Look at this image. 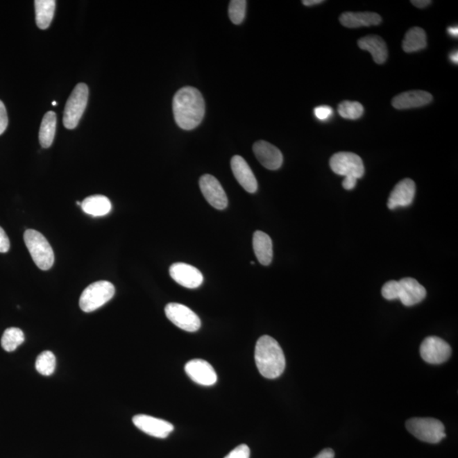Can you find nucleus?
I'll return each mask as SVG.
<instances>
[{
  "mask_svg": "<svg viewBox=\"0 0 458 458\" xmlns=\"http://www.w3.org/2000/svg\"><path fill=\"white\" fill-rule=\"evenodd\" d=\"M411 3L414 6L419 8V9H423V8L430 6L432 2L430 1V0H415V1H411Z\"/></svg>",
  "mask_w": 458,
  "mask_h": 458,
  "instance_id": "nucleus-37",
  "label": "nucleus"
},
{
  "mask_svg": "<svg viewBox=\"0 0 458 458\" xmlns=\"http://www.w3.org/2000/svg\"><path fill=\"white\" fill-rule=\"evenodd\" d=\"M200 188L208 203L217 210H224L228 204L226 193L215 177L210 174L202 176Z\"/></svg>",
  "mask_w": 458,
  "mask_h": 458,
  "instance_id": "nucleus-10",
  "label": "nucleus"
},
{
  "mask_svg": "<svg viewBox=\"0 0 458 458\" xmlns=\"http://www.w3.org/2000/svg\"><path fill=\"white\" fill-rule=\"evenodd\" d=\"M24 241L35 264L41 270L51 269L55 262V254L47 239L41 232L28 229Z\"/></svg>",
  "mask_w": 458,
  "mask_h": 458,
  "instance_id": "nucleus-3",
  "label": "nucleus"
},
{
  "mask_svg": "<svg viewBox=\"0 0 458 458\" xmlns=\"http://www.w3.org/2000/svg\"><path fill=\"white\" fill-rule=\"evenodd\" d=\"M89 99V87L79 83L71 92L64 110L63 124L67 129H74L78 125Z\"/></svg>",
  "mask_w": 458,
  "mask_h": 458,
  "instance_id": "nucleus-6",
  "label": "nucleus"
},
{
  "mask_svg": "<svg viewBox=\"0 0 458 458\" xmlns=\"http://www.w3.org/2000/svg\"><path fill=\"white\" fill-rule=\"evenodd\" d=\"M133 422L137 429L156 438H167L174 430V426L171 423L149 415H136L133 417Z\"/></svg>",
  "mask_w": 458,
  "mask_h": 458,
  "instance_id": "nucleus-11",
  "label": "nucleus"
},
{
  "mask_svg": "<svg viewBox=\"0 0 458 458\" xmlns=\"http://www.w3.org/2000/svg\"><path fill=\"white\" fill-rule=\"evenodd\" d=\"M338 112L345 119L357 120L364 113V106L357 101H343L338 107Z\"/></svg>",
  "mask_w": 458,
  "mask_h": 458,
  "instance_id": "nucleus-28",
  "label": "nucleus"
},
{
  "mask_svg": "<svg viewBox=\"0 0 458 458\" xmlns=\"http://www.w3.org/2000/svg\"><path fill=\"white\" fill-rule=\"evenodd\" d=\"M83 211L90 216L103 217L112 211V203L104 196H92L82 202Z\"/></svg>",
  "mask_w": 458,
  "mask_h": 458,
  "instance_id": "nucleus-22",
  "label": "nucleus"
},
{
  "mask_svg": "<svg viewBox=\"0 0 458 458\" xmlns=\"http://www.w3.org/2000/svg\"><path fill=\"white\" fill-rule=\"evenodd\" d=\"M114 295V287L112 282H95L83 290L80 297V307L85 312H94L112 300Z\"/></svg>",
  "mask_w": 458,
  "mask_h": 458,
  "instance_id": "nucleus-5",
  "label": "nucleus"
},
{
  "mask_svg": "<svg viewBox=\"0 0 458 458\" xmlns=\"http://www.w3.org/2000/svg\"><path fill=\"white\" fill-rule=\"evenodd\" d=\"M246 0H232L229 3L228 15L230 20L236 25L240 24L246 17Z\"/></svg>",
  "mask_w": 458,
  "mask_h": 458,
  "instance_id": "nucleus-29",
  "label": "nucleus"
},
{
  "mask_svg": "<svg viewBox=\"0 0 458 458\" xmlns=\"http://www.w3.org/2000/svg\"><path fill=\"white\" fill-rule=\"evenodd\" d=\"M36 370L42 375L49 376L55 372L56 358L51 351H43L36 360Z\"/></svg>",
  "mask_w": 458,
  "mask_h": 458,
  "instance_id": "nucleus-27",
  "label": "nucleus"
},
{
  "mask_svg": "<svg viewBox=\"0 0 458 458\" xmlns=\"http://www.w3.org/2000/svg\"><path fill=\"white\" fill-rule=\"evenodd\" d=\"M57 125L56 114L48 112L44 114L40 129V142L43 148L51 147L55 139Z\"/></svg>",
  "mask_w": 458,
  "mask_h": 458,
  "instance_id": "nucleus-25",
  "label": "nucleus"
},
{
  "mask_svg": "<svg viewBox=\"0 0 458 458\" xmlns=\"http://www.w3.org/2000/svg\"><path fill=\"white\" fill-rule=\"evenodd\" d=\"M407 430L419 441L437 444L446 438L445 426L440 420L431 418H414L408 420Z\"/></svg>",
  "mask_w": 458,
  "mask_h": 458,
  "instance_id": "nucleus-4",
  "label": "nucleus"
},
{
  "mask_svg": "<svg viewBox=\"0 0 458 458\" xmlns=\"http://www.w3.org/2000/svg\"><path fill=\"white\" fill-rule=\"evenodd\" d=\"M10 243L6 232L0 227V253H6L10 251Z\"/></svg>",
  "mask_w": 458,
  "mask_h": 458,
  "instance_id": "nucleus-34",
  "label": "nucleus"
},
{
  "mask_svg": "<svg viewBox=\"0 0 458 458\" xmlns=\"http://www.w3.org/2000/svg\"><path fill=\"white\" fill-rule=\"evenodd\" d=\"M382 296L388 300H398L399 296V282L398 281L391 280L385 282L382 288Z\"/></svg>",
  "mask_w": 458,
  "mask_h": 458,
  "instance_id": "nucleus-30",
  "label": "nucleus"
},
{
  "mask_svg": "<svg viewBox=\"0 0 458 458\" xmlns=\"http://www.w3.org/2000/svg\"><path fill=\"white\" fill-rule=\"evenodd\" d=\"M420 355L427 364H441L449 360L452 348L444 339L430 336L420 346Z\"/></svg>",
  "mask_w": 458,
  "mask_h": 458,
  "instance_id": "nucleus-9",
  "label": "nucleus"
},
{
  "mask_svg": "<svg viewBox=\"0 0 458 458\" xmlns=\"http://www.w3.org/2000/svg\"><path fill=\"white\" fill-rule=\"evenodd\" d=\"M427 46L425 31L421 28H412L408 30L402 42L403 51L406 53H414L422 51Z\"/></svg>",
  "mask_w": 458,
  "mask_h": 458,
  "instance_id": "nucleus-24",
  "label": "nucleus"
},
{
  "mask_svg": "<svg viewBox=\"0 0 458 458\" xmlns=\"http://www.w3.org/2000/svg\"><path fill=\"white\" fill-rule=\"evenodd\" d=\"M253 249L258 262L263 266H269L273 261V242L264 232L257 231L253 235Z\"/></svg>",
  "mask_w": 458,
  "mask_h": 458,
  "instance_id": "nucleus-21",
  "label": "nucleus"
},
{
  "mask_svg": "<svg viewBox=\"0 0 458 458\" xmlns=\"http://www.w3.org/2000/svg\"><path fill=\"white\" fill-rule=\"evenodd\" d=\"M303 3L305 6H312L319 5V3H322L323 1V0H304Z\"/></svg>",
  "mask_w": 458,
  "mask_h": 458,
  "instance_id": "nucleus-38",
  "label": "nucleus"
},
{
  "mask_svg": "<svg viewBox=\"0 0 458 458\" xmlns=\"http://www.w3.org/2000/svg\"><path fill=\"white\" fill-rule=\"evenodd\" d=\"M330 165L334 173L344 177L361 178L365 168L360 156L351 152L336 153L330 160Z\"/></svg>",
  "mask_w": 458,
  "mask_h": 458,
  "instance_id": "nucleus-7",
  "label": "nucleus"
},
{
  "mask_svg": "<svg viewBox=\"0 0 458 458\" xmlns=\"http://www.w3.org/2000/svg\"><path fill=\"white\" fill-rule=\"evenodd\" d=\"M25 341V335L18 328H9L5 331L1 339L2 348L11 353L17 349Z\"/></svg>",
  "mask_w": 458,
  "mask_h": 458,
  "instance_id": "nucleus-26",
  "label": "nucleus"
},
{
  "mask_svg": "<svg viewBox=\"0 0 458 458\" xmlns=\"http://www.w3.org/2000/svg\"><path fill=\"white\" fill-rule=\"evenodd\" d=\"M169 273L175 282L188 289L200 287L204 280L200 270L186 263H174L171 266Z\"/></svg>",
  "mask_w": 458,
  "mask_h": 458,
  "instance_id": "nucleus-12",
  "label": "nucleus"
},
{
  "mask_svg": "<svg viewBox=\"0 0 458 458\" xmlns=\"http://www.w3.org/2000/svg\"><path fill=\"white\" fill-rule=\"evenodd\" d=\"M416 185L410 178H405L395 186L388 200V207L395 210L397 207H407L414 200Z\"/></svg>",
  "mask_w": 458,
  "mask_h": 458,
  "instance_id": "nucleus-15",
  "label": "nucleus"
},
{
  "mask_svg": "<svg viewBox=\"0 0 458 458\" xmlns=\"http://www.w3.org/2000/svg\"><path fill=\"white\" fill-rule=\"evenodd\" d=\"M358 179L353 177H346L344 179L342 185L343 188L346 190H351L356 187Z\"/></svg>",
  "mask_w": 458,
  "mask_h": 458,
  "instance_id": "nucleus-35",
  "label": "nucleus"
},
{
  "mask_svg": "<svg viewBox=\"0 0 458 458\" xmlns=\"http://www.w3.org/2000/svg\"><path fill=\"white\" fill-rule=\"evenodd\" d=\"M448 33L450 36H452L453 37H457L458 35V28L457 26H450V28H448Z\"/></svg>",
  "mask_w": 458,
  "mask_h": 458,
  "instance_id": "nucleus-39",
  "label": "nucleus"
},
{
  "mask_svg": "<svg viewBox=\"0 0 458 458\" xmlns=\"http://www.w3.org/2000/svg\"><path fill=\"white\" fill-rule=\"evenodd\" d=\"M231 168L237 181L247 192H257L258 185L253 171L241 156L235 155L231 160Z\"/></svg>",
  "mask_w": 458,
  "mask_h": 458,
  "instance_id": "nucleus-17",
  "label": "nucleus"
},
{
  "mask_svg": "<svg viewBox=\"0 0 458 458\" xmlns=\"http://www.w3.org/2000/svg\"><path fill=\"white\" fill-rule=\"evenodd\" d=\"M314 458H334V452L330 448L323 449Z\"/></svg>",
  "mask_w": 458,
  "mask_h": 458,
  "instance_id": "nucleus-36",
  "label": "nucleus"
},
{
  "mask_svg": "<svg viewBox=\"0 0 458 458\" xmlns=\"http://www.w3.org/2000/svg\"><path fill=\"white\" fill-rule=\"evenodd\" d=\"M185 372L191 380L204 387H212L217 381L215 370L209 362L202 359H193L187 362Z\"/></svg>",
  "mask_w": 458,
  "mask_h": 458,
  "instance_id": "nucleus-13",
  "label": "nucleus"
},
{
  "mask_svg": "<svg viewBox=\"0 0 458 458\" xmlns=\"http://www.w3.org/2000/svg\"><path fill=\"white\" fill-rule=\"evenodd\" d=\"M255 361L260 373L266 379L280 377L286 366L285 357L280 344L269 335H263L255 345Z\"/></svg>",
  "mask_w": 458,
  "mask_h": 458,
  "instance_id": "nucleus-2",
  "label": "nucleus"
},
{
  "mask_svg": "<svg viewBox=\"0 0 458 458\" xmlns=\"http://www.w3.org/2000/svg\"><path fill=\"white\" fill-rule=\"evenodd\" d=\"M339 22L346 28H357L380 25L382 18L373 12H346L339 17Z\"/></svg>",
  "mask_w": 458,
  "mask_h": 458,
  "instance_id": "nucleus-20",
  "label": "nucleus"
},
{
  "mask_svg": "<svg viewBox=\"0 0 458 458\" xmlns=\"http://www.w3.org/2000/svg\"><path fill=\"white\" fill-rule=\"evenodd\" d=\"M167 318L174 325L187 332H196L200 330L201 322L196 312L185 305L169 303L165 308Z\"/></svg>",
  "mask_w": 458,
  "mask_h": 458,
  "instance_id": "nucleus-8",
  "label": "nucleus"
},
{
  "mask_svg": "<svg viewBox=\"0 0 458 458\" xmlns=\"http://www.w3.org/2000/svg\"><path fill=\"white\" fill-rule=\"evenodd\" d=\"M333 109L328 105H320L314 109V114L320 121H327L333 116Z\"/></svg>",
  "mask_w": 458,
  "mask_h": 458,
  "instance_id": "nucleus-32",
  "label": "nucleus"
},
{
  "mask_svg": "<svg viewBox=\"0 0 458 458\" xmlns=\"http://www.w3.org/2000/svg\"><path fill=\"white\" fill-rule=\"evenodd\" d=\"M450 59L452 60L453 63L457 64L458 62V53L457 51H454L450 55Z\"/></svg>",
  "mask_w": 458,
  "mask_h": 458,
  "instance_id": "nucleus-40",
  "label": "nucleus"
},
{
  "mask_svg": "<svg viewBox=\"0 0 458 458\" xmlns=\"http://www.w3.org/2000/svg\"><path fill=\"white\" fill-rule=\"evenodd\" d=\"M8 122H9V119H8L6 106L3 105V103L0 101V135L5 133L8 127Z\"/></svg>",
  "mask_w": 458,
  "mask_h": 458,
  "instance_id": "nucleus-33",
  "label": "nucleus"
},
{
  "mask_svg": "<svg viewBox=\"0 0 458 458\" xmlns=\"http://www.w3.org/2000/svg\"><path fill=\"white\" fill-rule=\"evenodd\" d=\"M255 158L269 170H278L284 162L282 153L276 146L266 141L260 140L253 145Z\"/></svg>",
  "mask_w": 458,
  "mask_h": 458,
  "instance_id": "nucleus-14",
  "label": "nucleus"
},
{
  "mask_svg": "<svg viewBox=\"0 0 458 458\" xmlns=\"http://www.w3.org/2000/svg\"><path fill=\"white\" fill-rule=\"evenodd\" d=\"M398 282V300L406 307H412L425 300L427 295L426 289L414 278H404Z\"/></svg>",
  "mask_w": 458,
  "mask_h": 458,
  "instance_id": "nucleus-16",
  "label": "nucleus"
},
{
  "mask_svg": "<svg viewBox=\"0 0 458 458\" xmlns=\"http://www.w3.org/2000/svg\"><path fill=\"white\" fill-rule=\"evenodd\" d=\"M35 6L37 26L42 30H45L51 24L55 15L56 2L55 0H36Z\"/></svg>",
  "mask_w": 458,
  "mask_h": 458,
  "instance_id": "nucleus-23",
  "label": "nucleus"
},
{
  "mask_svg": "<svg viewBox=\"0 0 458 458\" xmlns=\"http://www.w3.org/2000/svg\"><path fill=\"white\" fill-rule=\"evenodd\" d=\"M251 450L246 445H240L229 452L224 458H250Z\"/></svg>",
  "mask_w": 458,
  "mask_h": 458,
  "instance_id": "nucleus-31",
  "label": "nucleus"
},
{
  "mask_svg": "<svg viewBox=\"0 0 458 458\" xmlns=\"http://www.w3.org/2000/svg\"><path fill=\"white\" fill-rule=\"evenodd\" d=\"M175 121L183 130H192L203 120L205 105L200 91L185 87L176 93L173 102Z\"/></svg>",
  "mask_w": 458,
  "mask_h": 458,
  "instance_id": "nucleus-1",
  "label": "nucleus"
},
{
  "mask_svg": "<svg viewBox=\"0 0 458 458\" xmlns=\"http://www.w3.org/2000/svg\"><path fill=\"white\" fill-rule=\"evenodd\" d=\"M433 96L426 91L412 90L404 92L392 99V105L397 110L418 108L429 105Z\"/></svg>",
  "mask_w": 458,
  "mask_h": 458,
  "instance_id": "nucleus-18",
  "label": "nucleus"
},
{
  "mask_svg": "<svg viewBox=\"0 0 458 458\" xmlns=\"http://www.w3.org/2000/svg\"><path fill=\"white\" fill-rule=\"evenodd\" d=\"M358 47L371 53L377 64H383L388 58L387 45L383 38L377 35H368L360 38L357 42Z\"/></svg>",
  "mask_w": 458,
  "mask_h": 458,
  "instance_id": "nucleus-19",
  "label": "nucleus"
},
{
  "mask_svg": "<svg viewBox=\"0 0 458 458\" xmlns=\"http://www.w3.org/2000/svg\"><path fill=\"white\" fill-rule=\"evenodd\" d=\"M52 105H53V106H56V105H57V103H56V101H53V102L52 103Z\"/></svg>",
  "mask_w": 458,
  "mask_h": 458,
  "instance_id": "nucleus-41",
  "label": "nucleus"
}]
</instances>
